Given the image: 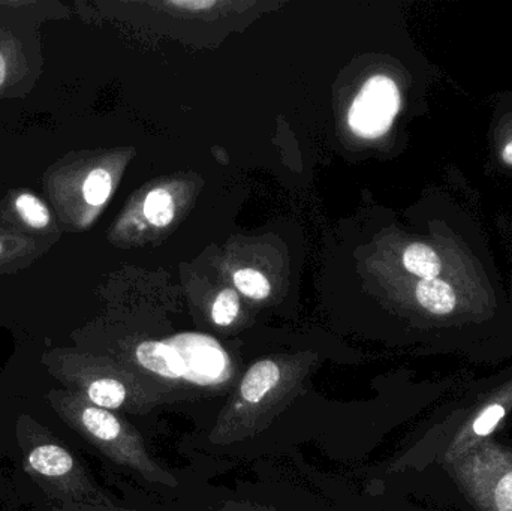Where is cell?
Instances as JSON below:
<instances>
[{
    "label": "cell",
    "mask_w": 512,
    "mask_h": 511,
    "mask_svg": "<svg viewBox=\"0 0 512 511\" xmlns=\"http://www.w3.org/2000/svg\"><path fill=\"white\" fill-rule=\"evenodd\" d=\"M132 360L134 371L167 401L171 392L185 398L219 395L240 381L228 351L215 339L198 333L140 342Z\"/></svg>",
    "instance_id": "obj_1"
},
{
    "label": "cell",
    "mask_w": 512,
    "mask_h": 511,
    "mask_svg": "<svg viewBox=\"0 0 512 511\" xmlns=\"http://www.w3.org/2000/svg\"><path fill=\"white\" fill-rule=\"evenodd\" d=\"M306 377L304 366L273 357L258 360L240 378L210 438L228 444L254 437L292 401Z\"/></svg>",
    "instance_id": "obj_2"
},
{
    "label": "cell",
    "mask_w": 512,
    "mask_h": 511,
    "mask_svg": "<svg viewBox=\"0 0 512 511\" xmlns=\"http://www.w3.org/2000/svg\"><path fill=\"white\" fill-rule=\"evenodd\" d=\"M48 401L74 431L108 459L135 471L147 482L176 488V477L156 464L140 432L122 417L90 404L75 392H51Z\"/></svg>",
    "instance_id": "obj_3"
},
{
    "label": "cell",
    "mask_w": 512,
    "mask_h": 511,
    "mask_svg": "<svg viewBox=\"0 0 512 511\" xmlns=\"http://www.w3.org/2000/svg\"><path fill=\"white\" fill-rule=\"evenodd\" d=\"M50 374L90 404L113 413L123 411L143 416L167 402L165 396L134 369L108 360L69 359L51 369Z\"/></svg>",
    "instance_id": "obj_4"
},
{
    "label": "cell",
    "mask_w": 512,
    "mask_h": 511,
    "mask_svg": "<svg viewBox=\"0 0 512 511\" xmlns=\"http://www.w3.org/2000/svg\"><path fill=\"white\" fill-rule=\"evenodd\" d=\"M400 107L402 96L393 78L373 75L361 87L349 110V125L361 137H379L391 128Z\"/></svg>",
    "instance_id": "obj_5"
},
{
    "label": "cell",
    "mask_w": 512,
    "mask_h": 511,
    "mask_svg": "<svg viewBox=\"0 0 512 511\" xmlns=\"http://www.w3.org/2000/svg\"><path fill=\"white\" fill-rule=\"evenodd\" d=\"M27 464L36 474L50 480L51 485L65 486V494H71L72 498H86L90 504L111 506L81 473L74 456L63 447L53 443L39 444L30 450Z\"/></svg>",
    "instance_id": "obj_6"
},
{
    "label": "cell",
    "mask_w": 512,
    "mask_h": 511,
    "mask_svg": "<svg viewBox=\"0 0 512 511\" xmlns=\"http://www.w3.org/2000/svg\"><path fill=\"white\" fill-rule=\"evenodd\" d=\"M174 200L170 192L155 189L147 195L144 203V215L155 227H165L174 219Z\"/></svg>",
    "instance_id": "obj_7"
},
{
    "label": "cell",
    "mask_w": 512,
    "mask_h": 511,
    "mask_svg": "<svg viewBox=\"0 0 512 511\" xmlns=\"http://www.w3.org/2000/svg\"><path fill=\"white\" fill-rule=\"evenodd\" d=\"M111 176L108 171L96 168L87 176L83 186L84 198L92 206H101L110 197Z\"/></svg>",
    "instance_id": "obj_8"
},
{
    "label": "cell",
    "mask_w": 512,
    "mask_h": 511,
    "mask_svg": "<svg viewBox=\"0 0 512 511\" xmlns=\"http://www.w3.org/2000/svg\"><path fill=\"white\" fill-rule=\"evenodd\" d=\"M240 312V300L234 290H224L218 297L212 308L213 323L221 327H228L236 321Z\"/></svg>",
    "instance_id": "obj_9"
},
{
    "label": "cell",
    "mask_w": 512,
    "mask_h": 511,
    "mask_svg": "<svg viewBox=\"0 0 512 511\" xmlns=\"http://www.w3.org/2000/svg\"><path fill=\"white\" fill-rule=\"evenodd\" d=\"M236 287L242 291L245 296L254 300H264L270 294V282L262 276L261 273L252 269H243L234 275Z\"/></svg>",
    "instance_id": "obj_10"
},
{
    "label": "cell",
    "mask_w": 512,
    "mask_h": 511,
    "mask_svg": "<svg viewBox=\"0 0 512 511\" xmlns=\"http://www.w3.org/2000/svg\"><path fill=\"white\" fill-rule=\"evenodd\" d=\"M496 132H499L498 147H496V156H498L499 165L507 170H512V108L499 114L496 119Z\"/></svg>",
    "instance_id": "obj_11"
},
{
    "label": "cell",
    "mask_w": 512,
    "mask_h": 511,
    "mask_svg": "<svg viewBox=\"0 0 512 511\" xmlns=\"http://www.w3.org/2000/svg\"><path fill=\"white\" fill-rule=\"evenodd\" d=\"M15 206H17L21 218H23L27 224L32 225V227L42 228L50 221V213L45 209L44 204H42L38 198L33 197V195H20L17 201H15Z\"/></svg>",
    "instance_id": "obj_12"
},
{
    "label": "cell",
    "mask_w": 512,
    "mask_h": 511,
    "mask_svg": "<svg viewBox=\"0 0 512 511\" xmlns=\"http://www.w3.org/2000/svg\"><path fill=\"white\" fill-rule=\"evenodd\" d=\"M504 416L505 408L502 405H490L481 413L480 417H477L474 425H472V429H474L478 437H486V435L492 434L493 429L504 419Z\"/></svg>",
    "instance_id": "obj_13"
},
{
    "label": "cell",
    "mask_w": 512,
    "mask_h": 511,
    "mask_svg": "<svg viewBox=\"0 0 512 511\" xmlns=\"http://www.w3.org/2000/svg\"><path fill=\"white\" fill-rule=\"evenodd\" d=\"M493 498L498 511H512V473L499 480Z\"/></svg>",
    "instance_id": "obj_14"
},
{
    "label": "cell",
    "mask_w": 512,
    "mask_h": 511,
    "mask_svg": "<svg viewBox=\"0 0 512 511\" xmlns=\"http://www.w3.org/2000/svg\"><path fill=\"white\" fill-rule=\"evenodd\" d=\"M215 3V0H185V2H177V0H174V2H171V5L191 9V11H195V9H197V11H203V9L212 8V6H215Z\"/></svg>",
    "instance_id": "obj_15"
},
{
    "label": "cell",
    "mask_w": 512,
    "mask_h": 511,
    "mask_svg": "<svg viewBox=\"0 0 512 511\" xmlns=\"http://www.w3.org/2000/svg\"><path fill=\"white\" fill-rule=\"evenodd\" d=\"M74 511H122L113 509L111 506H101V504H74Z\"/></svg>",
    "instance_id": "obj_16"
},
{
    "label": "cell",
    "mask_w": 512,
    "mask_h": 511,
    "mask_svg": "<svg viewBox=\"0 0 512 511\" xmlns=\"http://www.w3.org/2000/svg\"><path fill=\"white\" fill-rule=\"evenodd\" d=\"M5 71H6L5 59H3L2 54H0V84H2L3 80H5Z\"/></svg>",
    "instance_id": "obj_17"
},
{
    "label": "cell",
    "mask_w": 512,
    "mask_h": 511,
    "mask_svg": "<svg viewBox=\"0 0 512 511\" xmlns=\"http://www.w3.org/2000/svg\"><path fill=\"white\" fill-rule=\"evenodd\" d=\"M511 233H512V228H511ZM511 242H512V234H511Z\"/></svg>",
    "instance_id": "obj_18"
}]
</instances>
